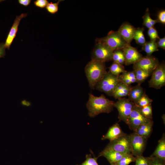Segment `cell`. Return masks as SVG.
<instances>
[{
	"label": "cell",
	"instance_id": "1",
	"mask_svg": "<svg viewBox=\"0 0 165 165\" xmlns=\"http://www.w3.org/2000/svg\"><path fill=\"white\" fill-rule=\"evenodd\" d=\"M89 98L86 104L90 117H94L101 113H108L111 112L114 107V101L107 98L102 94L99 97L89 94Z\"/></svg>",
	"mask_w": 165,
	"mask_h": 165
},
{
	"label": "cell",
	"instance_id": "2",
	"mask_svg": "<svg viewBox=\"0 0 165 165\" xmlns=\"http://www.w3.org/2000/svg\"><path fill=\"white\" fill-rule=\"evenodd\" d=\"M106 69L105 62L91 60L87 64L85 71L91 89H95L96 84L107 72Z\"/></svg>",
	"mask_w": 165,
	"mask_h": 165
},
{
	"label": "cell",
	"instance_id": "3",
	"mask_svg": "<svg viewBox=\"0 0 165 165\" xmlns=\"http://www.w3.org/2000/svg\"><path fill=\"white\" fill-rule=\"evenodd\" d=\"M119 76L107 72L103 78L96 84L95 88L108 96H112L116 86L120 82Z\"/></svg>",
	"mask_w": 165,
	"mask_h": 165
},
{
	"label": "cell",
	"instance_id": "4",
	"mask_svg": "<svg viewBox=\"0 0 165 165\" xmlns=\"http://www.w3.org/2000/svg\"><path fill=\"white\" fill-rule=\"evenodd\" d=\"M96 41L103 43L112 50H122L128 45L118 32L111 31L107 35L103 38H97Z\"/></svg>",
	"mask_w": 165,
	"mask_h": 165
},
{
	"label": "cell",
	"instance_id": "5",
	"mask_svg": "<svg viewBox=\"0 0 165 165\" xmlns=\"http://www.w3.org/2000/svg\"><path fill=\"white\" fill-rule=\"evenodd\" d=\"M113 51L105 44L96 41L91 53V60L104 62L112 60Z\"/></svg>",
	"mask_w": 165,
	"mask_h": 165
},
{
	"label": "cell",
	"instance_id": "6",
	"mask_svg": "<svg viewBox=\"0 0 165 165\" xmlns=\"http://www.w3.org/2000/svg\"><path fill=\"white\" fill-rule=\"evenodd\" d=\"M105 148L122 153L132 154L130 135L125 133L117 139L110 141Z\"/></svg>",
	"mask_w": 165,
	"mask_h": 165
},
{
	"label": "cell",
	"instance_id": "7",
	"mask_svg": "<svg viewBox=\"0 0 165 165\" xmlns=\"http://www.w3.org/2000/svg\"><path fill=\"white\" fill-rule=\"evenodd\" d=\"M135 106L133 102L125 97L118 99L114 103V107L118 112L119 119L126 123Z\"/></svg>",
	"mask_w": 165,
	"mask_h": 165
},
{
	"label": "cell",
	"instance_id": "8",
	"mask_svg": "<svg viewBox=\"0 0 165 165\" xmlns=\"http://www.w3.org/2000/svg\"><path fill=\"white\" fill-rule=\"evenodd\" d=\"M151 78L148 81L150 87L158 89L165 85V65L163 63L160 64L152 73Z\"/></svg>",
	"mask_w": 165,
	"mask_h": 165
},
{
	"label": "cell",
	"instance_id": "9",
	"mask_svg": "<svg viewBox=\"0 0 165 165\" xmlns=\"http://www.w3.org/2000/svg\"><path fill=\"white\" fill-rule=\"evenodd\" d=\"M152 120L145 117L142 113L140 108L135 105L126 123L130 129L133 130L139 126Z\"/></svg>",
	"mask_w": 165,
	"mask_h": 165
},
{
	"label": "cell",
	"instance_id": "10",
	"mask_svg": "<svg viewBox=\"0 0 165 165\" xmlns=\"http://www.w3.org/2000/svg\"><path fill=\"white\" fill-rule=\"evenodd\" d=\"M132 149V155L135 157L142 155L147 139L134 132L129 135Z\"/></svg>",
	"mask_w": 165,
	"mask_h": 165
},
{
	"label": "cell",
	"instance_id": "11",
	"mask_svg": "<svg viewBox=\"0 0 165 165\" xmlns=\"http://www.w3.org/2000/svg\"><path fill=\"white\" fill-rule=\"evenodd\" d=\"M158 60L154 57H145L133 64L134 70L142 69L151 73L160 64Z\"/></svg>",
	"mask_w": 165,
	"mask_h": 165
},
{
	"label": "cell",
	"instance_id": "12",
	"mask_svg": "<svg viewBox=\"0 0 165 165\" xmlns=\"http://www.w3.org/2000/svg\"><path fill=\"white\" fill-rule=\"evenodd\" d=\"M125 58V64L128 65L134 64L143 57V56L135 48L128 45L122 50Z\"/></svg>",
	"mask_w": 165,
	"mask_h": 165
},
{
	"label": "cell",
	"instance_id": "13",
	"mask_svg": "<svg viewBox=\"0 0 165 165\" xmlns=\"http://www.w3.org/2000/svg\"><path fill=\"white\" fill-rule=\"evenodd\" d=\"M27 15V14L23 13L16 16L4 43L6 49H9L10 46L16 36L20 21L23 18L26 17Z\"/></svg>",
	"mask_w": 165,
	"mask_h": 165
},
{
	"label": "cell",
	"instance_id": "14",
	"mask_svg": "<svg viewBox=\"0 0 165 165\" xmlns=\"http://www.w3.org/2000/svg\"><path fill=\"white\" fill-rule=\"evenodd\" d=\"M129 154H130L122 153L111 149L105 148L100 152L97 157H105L110 164L117 162L122 158Z\"/></svg>",
	"mask_w": 165,
	"mask_h": 165
},
{
	"label": "cell",
	"instance_id": "15",
	"mask_svg": "<svg viewBox=\"0 0 165 165\" xmlns=\"http://www.w3.org/2000/svg\"><path fill=\"white\" fill-rule=\"evenodd\" d=\"M136 28L129 23L122 24L117 31L122 37L129 44H130L135 31Z\"/></svg>",
	"mask_w": 165,
	"mask_h": 165
},
{
	"label": "cell",
	"instance_id": "16",
	"mask_svg": "<svg viewBox=\"0 0 165 165\" xmlns=\"http://www.w3.org/2000/svg\"><path fill=\"white\" fill-rule=\"evenodd\" d=\"M124 134L119 124L116 123L109 128L107 133L102 137L101 139L112 141L118 138Z\"/></svg>",
	"mask_w": 165,
	"mask_h": 165
},
{
	"label": "cell",
	"instance_id": "17",
	"mask_svg": "<svg viewBox=\"0 0 165 165\" xmlns=\"http://www.w3.org/2000/svg\"><path fill=\"white\" fill-rule=\"evenodd\" d=\"M131 87L120 81L116 86L112 96L118 99L128 96Z\"/></svg>",
	"mask_w": 165,
	"mask_h": 165
},
{
	"label": "cell",
	"instance_id": "18",
	"mask_svg": "<svg viewBox=\"0 0 165 165\" xmlns=\"http://www.w3.org/2000/svg\"><path fill=\"white\" fill-rule=\"evenodd\" d=\"M153 121H151L142 124L137 128L134 132L138 135L148 139L150 136L152 130Z\"/></svg>",
	"mask_w": 165,
	"mask_h": 165
},
{
	"label": "cell",
	"instance_id": "19",
	"mask_svg": "<svg viewBox=\"0 0 165 165\" xmlns=\"http://www.w3.org/2000/svg\"><path fill=\"white\" fill-rule=\"evenodd\" d=\"M145 92L144 89L141 85L137 84L131 87L128 96V99L133 102L135 105Z\"/></svg>",
	"mask_w": 165,
	"mask_h": 165
},
{
	"label": "cell",
	"instance_id": "20",
	"mask_svg": "<svg viewBox=\"0 0 165 165\" xmlns=\"http://www.w3.org/2000/svg\"><path fill=\"white\" fill-rule=\"evenodd\" d=\"M160 159L165 161V136L163 134L162 138L158 141L155 150L151 156Z\"/></svg>",
	"mask_w": 165,
	"mask_h": 165
},
{
	"label": "cell",
	"instance_id": "21",
	"mask_svg": "<svg viewBox=\"0 0 165 165\" xmlns=\"http://www.w3.org/2000/svg\"><path fill=\"white\" fill-rule=\"evenodd\" d=\"M120 81L128 85L136 82L135 74L133 71L126 72L121 74L119 76Z\"/></svg>",
	"mask_w": 165,
	"mask_h": 165
},
{
	"label": "cell",
	"instance_id": "22",
	"mask_svg": "<svg viewBox=\"0 0 165 165\" xmlns=\"http://www.w3.org/2000/svg\"><path fill=\"white\" fill-rule=\"evenodd\" d=\"M138 84L141 85L151 74L152 73L142 69L134 70Z\"/></svg>",
	"mask_w": 165,
	"mask_h": 165
},
{
	"label": "cell",
	"instance_id": "23",
	"mask_svg": "<svg viewBox=\"0 0 165 165\" xmlns=\"http://www.w3.org/2000/svg\"><path fill=\"white\" fill-rule=\"evenodd\" d=\"M158 48L156 41L151 40L143 45L142 49L146 53L147 56L150 57L153 52L158 50Z\"/></svg>",
	"mask_w": 165,
	"mask_h": 165
},
{
	"label": "cell",
	"instance_id": "24",
	"mask_svg": "<svg viewBox=\"0 0 165 165\" xmlns=\"http://www.w3.org/2000/svg\"><path fill=\"white\" fill-rule=\"evenodd\" d=\"M127 71L122 65L114 62L109 68L108 72L116 76H119Z\"/></svg>",
	"mask_w": 165,
	"mask_h": 165
},
{
	"label": "cell",
	"instance_id": "25",
	"mask_svg": "<svg viewBox=\"0 0 165 165\" xmlns=\"http://www.w3.org/2000/svg\"><path fill=\"white\" fill-rule=\"evenodd\" d=\"M144 28H136L133 37L136 43L141 45H143L146 42L143 33Z\"/></svg>",
	"mask_w": 165,
	"mask_h": 165
},
{
	"label": "cell",
	"instance_id": "26",
	"mask_svg": "<svg viewBox=\"0 0 165 165\" xmlns=\"http://www.w3.org/2000/svg\"><path fill=\"white\" fill-rule=\"evenodd\" d=\"M143 25L148 29L154 27V26L158 22L157 20H153L151 18L148 8L146 9L145 13L143 17Z\"/></svg>",
	"mask_w": 165,
	"mask_h": 165
},
{
	"label": "cell",
	"instance_id": "27",
	"mask_svg": "<svg viewBox=\"0 0 165 165\" xmlns=\"http://www.w3.org/2000/svg\"><path fill=\"white\" fill-rule=\"evenodd\" d=\"M112 60L114 62L122 65L125 64V58L122 50H116L113 51Z\"/></svg>",
	"mask_w": 165,
	"mask_h": 165
},
{
	"label": "cell",
	"instance_id": "28",
	"mask_svg": "<svg viewBox=\"0 0 165 165\" xmlns=\"http://www.w3.org/2000/svg\"><path fill=\"white\" fill-rule=\"evenodd\" d=\"M136 157L132 154L128 155L115 163L116 165H128L133 162H135Z\"/></svg>",
	"mask_w": 165,
	"mask_h": 165
},
{
	"label": "cell",
	"instance_id": "29",
	"mask_svg": "<svg viewBox=\"0 0 165 165\" xmlns=\"http://www.w3.org/2000/svg\"><path fill=\"white\" fill-rule=\"evenodd\" d=\"M152 101V100L145 92L135 105L141 108L148 105H151Z\"/></svg>",
	"mask_w": 165,
	"mask_h": 165
},
{
	"label": "cell",
	"instance_id": "30",
	"mask_svg": "<svg viewBox=\"0 0 165 165\" xmlns=\"http://www.w3.org/2000/svg\"><path fill=\"white\" fill-rule=\"evenodd\" d=\"M92 157L91 154H87L86 156V160L80 164L76 165H99L97 162L98 157H96L94 155Z\"/></svg>",
	"mask_w": 165,
	"mask_h": 165
},
{
	"label": "cell",
	"instance_id": "31",
	"mask_svg": "<svg viewBox=\"0 0 165 165\" xmlns=\"http://www.w3.org/2000/svg\"><path fill=\"white\" fill-rule=\"evenodd\" d=\"M62 0H58L57 2L49 3L46 9L47 11L51 14H54L57 12L58 10V5L60 2Z\"/></svg>",
	"mask_w": 165,
	"mask_h": 165
},
{
	"label": "cell",
	"instance_id": "32",
	"mask_svg": "<svg viewBox=\"0 0 165 165\" xmlns=\"http://www.w3.org/2000/svg\"><path fill=\"white\" fill-rule=\"evenodd\" d=\"M140 110L142 113L145 117L148 119H152V113L151 105L140 108Z\"/></svg>",
	"mask_w": 165,
	"mask_h": 165
},
{
	"label": "cell",
	"instance_id": "33",
	"mask_svg": "<svg viewBox=\"0 0 165 165\" xmlns=\"http://www.w3.org/2000/svg\"><path fill=\"white\" fill-rule=\"evenodd\" d=\"M136 157L135 165H149V157H145L142 155Z\"/></svg>",
	"mask_w": 165,
	"mask_h": 165
},
{
	"label": "cell",
	"instance_id": "34",
	"mask_svg": "<svg viewBox=\"0 0 165 165\" xmlns=\"http://www.w3.org/2000/svg\"><path fill=\"white\" fill-rule=\"evenodd\" d=\"M149 165H165V161L157 157L150 156Z\"/></svg>",
	"mask_w": 165,
	"mask_h": 165
},
{
	"label": "cell",
	"instance_id": "35",
	"mask_svg": "<svg viewBox=\"0 0 165 165\" xmlns=\"http://www.w3.org/2000/svg\"><path fill=\"white\" fill-rule=\"evenodd\" d=\"M148 35L150 38L151 40H155L160 38L156 29L152 27L149 29L148 31Z\"/></svg>",
	"mask_w": 165,
	"mask_h": 165
},
{
	"label": "cell",
	"instance_id": "36",
	"mask_svg": "<svg viewBox=\"0 0 165 165\" xmlns=\"http://www.w3.org/2000/svg\"><path fill=\"white\" fill-rule=\"evenodd\" d=\"M49 2L47 0H36L34 2V5L40 9L46 7Z\"/></svg>",
	"mask_w": 165,
	"mask_h": 165
},
{
	"label": "cell",
	"instance_id": "37",
	"mask_svg": "<svg viewBox=\"0 0 165 165\" xmlns=\"http://www.w3.org/2000/svg\"><path fill=\"white\" fill-rule=\"evenodd\" d=\"M158 22L161 23L163 24L165 23V10H161L158 13Z\"/></svg>",
	"mask_w": 165,
	"mask_h": 165
},
{
	"label": "cell",
	"instance_id": "38",
	"mask_svg": "<svg viewBox=\"0 0 165 165\" xmlns=\"http://www.w3.org/2000/svg\"><path fill=\"white\" fill-rule=\"evenodd\" d=\"M158 47L165 49V37L159 39L158 42H156Z\"/></svg>",
	"mask_w": 165,
	"mask_h": 165
},
{
	"label": "cell",
	"instance_id": "39",
	"mask_svg": "<svg viewBox=\"0 0 165 165\" xmlns=\"http://www.w3.org/2000/svg\"><path fill=\"white\" fill-rule=\"evenodd\" d=\"M6 49L4 43H0V58L4 57L5 56Z\"/></svg>",
	"mask_w": 165,
	"mask_h": 165
},
{
	"label": "cell",
	"instance_id": "40",
	"mask_svg": "<svg viewBox=\"0 0 165 165\" xmlns=\"http://www.w3.org/2000/svg\"><path fill=\"white\" fill-rule=\"evenodd\" d=\"M31 0H18L19 4L25 7L28 6L31 2Z\"/></svg>",
	"mask_w": 165,
	"mask_h": 165
},
{
	"label": "cell",
	"instance_id": "41",
	"mask_svg": "<svg viewBox=\"0 0 165 165\" xmlns=\"http://www.w3.org/2000/svg\"><path fill=\"white\" fill-rule=\"evenodd\" d=\"M110 165H116L115 163H110Z\"/></svg>",
	"mask_w": 165,
	"mask_h": 165
}]
</instances>
